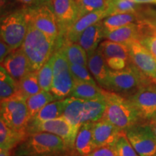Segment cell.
<instances>
[{
  "label": "cell",
  "mask_w": 156,
  "mask_h": 156,
  "mask_svg": "<svg viewBox=\"0 0 156 156\" xmlns=\"http://www.w3.org/2000/svg\"><path fill=\"white\" fill-rule=\"evenodd\" d=\"M56 41L29 22L28 32L21 48L28 58L33 71H38L51 57L56 51Z\"/></svg>",
  "instance_id": "obj_1"
},
{
  "label": "cell",
  "mask_w": 156,
  "mask_h": 156,
  "mask_svg": "<svg viewBox=\"0 0 156 156\" xmlns=\"http://www.w3.org/2000/svg\"><path fill=\"white\" fill-rule=\"evenodd\" d=\"M69 151L59 136L48 132L29 134L15 147L13 156H58Z\"/></svg>",
  "instance_id": "obj_2"
},
{
  "label": "cell",
  "mask_w": 156,
  "mask_h": 156,
  "mask_svg": "<svg viewBox=\"0 0 156 156\" xmlns=\"http://www.w3.org/2000/svg\"><path fill=\"white\" fill-rule=\"evenodd\" d=\"M103 95L106 107L103 118L124 131L136 124H142L136 109L126 98L105 89Z\"/></svg>",
  "instance_id": "obj_3"
},
{
  "label": "cell",
  "mask_w": 156,
  "mask_h": 156,
  "mask_svg": "<svg viewBox=\"0 0 156 156\" xmlns=\"http://www.w3.org/2000/svg\"><path fill=\"white\" fill-rule=\"evenodd\" d=\"M29 24L28 7L7 13L1 18V39L8 44L12 50L22 46Z\"/></svg>",
  "instance_id": "obj_4"
},
{
  "label": "cell",
  "mask_w": 156,
  "mask_h": 156,
  "mask_svg": "<svg viewBox=\"0 0 156 156\" xmlns=\"http://www.w3.org/2000/svg\"><path fill=\"white\" fill-rule=\"evenodd\" d=\"M147 83H149L130 62L124 69L110 70L108 88L107 90L128 98Z\"/></svg>",
  "instance_id": "obj_5"
},
{
  "label": "cell",
  "mask_w": 156,
  "mask_h": 156,
  "mask_svg": "<svg viewBox=\"0 0 156 156\" xmlns=\"http://www.w3.org/2000/svg\"><path fill=\"white\" fill-rule=\"evenodd\" d=\"M0 115L1 119L12 129L27 132L30 118L26 98L20 93L1 101Z\"/></svg>",
  "instance_id": "obj_6"
},
{
  "label": "cell",
  "mask_w": 156,
  "mask_h": 156,
  "mask_svg": "<svg viewBox=\"0 0 156 156\" xmlns=\"http://www.w3.org/2000/svg\"><path fill=\"white\" fill-rule=\"evenodd\" d=\"M54 77L51 93L56 99L69 97L75 85V80L70 70V64L61 48L54 53Z\"/></svg>",
  "instance_id": "obj_7"
},
{
  "label": "cell",
  "mask_w": 156,
  "mask_h": 156,
  "mask_svg": "<svg viewBox=\"0 0 156 156\" xmlns=\"http://www.w3.org/2000/svg\"><path fill=\"white\" fill-rule=\"evenodd\" d=\"M36 132H48L61 137L65 142L69 151H75V142L78 130L69 124L64 117H58L40 122H29L28 134Z\"/></svg>",
  "instance_id": "obj_8"
},
{
  "label": "cell",
  "mask_w": 156,
  "mask_h": 156,
  "mask_svg": "<svg viewBox=\"0 0 156 156\" xmlns=\"http://www.w3.org/2000/svg\"><path fill=\"white\" fill-rule=\"evenodd\" d=\"M49 2L36 7H28L29 22L44 34L54 39L61 35L59 25Z\"/></svg>",
  "instance_id": "obj_9"
},
{
  "label": "cell",
  "mask_w": 156,
  "mask_h": 156,
  "mask_svg": "<svg viewBox=\"0 0 156 156\" xmlns=\"http://www.w3.org/2000/svg\"><path fill=\"white\" fill-rule=\"evenodd\" d=\"M125 132L140 156H156V134L149 124H136Z\"/></svg>",
  "instance_id": "obj_10"
},
{
  "label": "cell",
  "mask_w": 156,
  "mask_h": 156,
  "mask_svg": "<svg viewBox=\"0 0 156 156\" xmlns=\"http://www.w3.org/2000/svg\"><path fill=\"white\" fill-rule=\"evenodd\" d=\"M139 115L142 124L147 123L156 116V85L147 83L134 94L126 98Z\"/></svg>",
  "instance_id": "obj_11"
},
{
  "label": "cell",
  "mask_w": 156,
  "mask_h": 156,
  "mask_svg": "<svg viewBox=\"0 0 156 156\" xmlns=\"http://www.w3.org/2000/svg\"><path fill=\"white\" fill-rule=\"evenodd\" d=\"M130 62L149 83L156 85V58L138 41L128 44Z\"/></svg>",
  "instance_id": "obj_12"
},
{
  "label": "cell",
  "mask_w": 156,
  "mask_h": 156,
  "mask_svg": "<svg viewBox=\"0 0 156 156\" xmlns=\"http://www.w3.org/2000/svg\"><path fill=\"white\" fill-rule=\"evenodd\" d=\"M1 66L17 82L33 71L28 58L21 46L13 50L2 62Z\"/></svg>",
  "instance_id": "obj_13"
},
{
  "label": "cell",
  "mask_w": 156,
  "mask_h": 156,
  "mask_svg": "<svg viewBox=\"0 0 156 156\" xmlns=\"http://www.w3.org/2000/svg\"><path fill=\"white\" fill-rule=\"evenodd\" d=\"M108 17L107 8L87 13L76 20L68 28L63 36L64 41L77 43L80 36L85 29Z\"/></svg>",
  "instance_id": "obj_14"
},
{
  "label": "cell",
  "mask_w": 156,
  "mask_h": 156,
  "mask_svg": "<svg viewBox=\"0 0 156 156\" xmlns=\"http://www.w3.org/2000/svg\"><path fill=\"white\" fill-rule=\"evenodd\" d=\"M63 38L68 28L77 20V8L75 0H50Z\"/></svg>",
  "instance_id": "obj_15"
},
{
  "label": "cell",
  "mask_w": 156,
  "mask_h": 156,
  "mask_svg": "<svg viewBox=\"0 0 156 156\" xmlns=\"http://www.w3.org/2000/svg\"><path fill=\"white\" fill-rule=\"evenodd\" d=\"M120 129L112 122L102 118L95 122L93 127V143L95 147L114 145L121 132Z\"/></svg>",
  "instance_id": "obj_16"
},
{
  "label": "cell",
  "mask_w": 156,
  "mask_h": 156,
  "mask_svg": "<svg viewBox=\"0 0 156 156\" xmlns=\"http://www.w3.org/2000/svg\"><path fill=\"white\" fill-rule=\"evenodd\" d=\"M87 67L99 86L108 90L110 69L98 49L88 56Z\"/></svg>",
  "instance_id": "obj_17"
},
{
  "label": "cell",
  "mask_w": 156,
  "mask_h": 156,
  "mask_svg": "<svg viewBox=\"0 0 156 156\" xmlns=\"http://www.w3.org/2000/svg\"><path fill=\"white\" fill-rule=\"evenodd\" d=\"M104 28L102 21L95 23L82 33L77 42L85 49L87 56L94 53L99 46V43L103 38Z\"/></svg>",
  "instance_id": "obj_18"
},
{
  "label": "cell",
  "mask_w": 156,
  "mask_h": 156,
  "mask_svg": "<svg viewBox=\"0 0 156 156\" xmlns=\"http://www.w3.org/2000/svg\"><path fill=\"white\" fill-rule=\"evenodd\" d=\"M95 122L84 123L78 130L75 142V150L80 156H85L95 149L93 143Z\"/></svg>",
  "instance_id": "obj_19"
},
{
  "label": "cell",
  "mask_w": 156,
  "mask_h": 156,
  "mask_svg": "<svg viewBox=\"0 0 156 156\" xmlns=\"http://www.w3.org/2000/svg\"><path fill=\"white\" fill-rule=\"evenodd\" d=\"M84 101L74 97H67L62 117L75 129L79 130L83 124Z\"/></svg>",
  "instance_id": "obj_20"
},
{
  "label": "cell",
  "mask_w": 156,
  "mask_h": 156,
  "mask_svg": "<svg viewBox=\"0 0 156 156\" xmlns=\"http://www.w3.org/2000/svg\"><path fill=\"white\" fill-rule=\"evenodd\" d=\"M28 136L26 132L12 129L0 119V149L12 151Z\"/></svg>",
  "instance_id": "obj_21"
},
{
  "label": "cell",
  "mask_w": 156,
  "mask_h": 156,
  "mask_svg": "<svg viewBox=\"0 0 156 156\" xmlns=\"http://www.w3.org/2000/svg\"><path fill=\"white\" fill-rule=\"evenodd\" d=\"M106 103L105 97L84 101L83 124L96 122L103 118L106 111Z\"/></svg>",
  "instance_id": "obj_22"
},
{
  "label": "cell",
  "mask_w": 156,
  "mask_h": 156,
  "mask_svg": "<svg viewBox=\"0 0 156 156\" xmlns=\"http://www.w3.org/2000/svg\"><path fill=\"white\" fill-rule=\"evenodd\" d=\"M98 49L105 59L109 58H121L130 62L129 50L127 44L106 39L101 43Z\"/></svg>",
  "instance_id": "obj_23"
},
{
  "label": "cell",
  "mask_w": 156,
  "mask_h": 156,
  "mask_svg": "<svg viewBox=\"0 0 156 156\" xmlns=\"http://www.w3.org/2000/svg\"><path fill=\"white\" fill-rule=\"evenodd\" d=\"M59 48L63 51L69 64L87 67L88 56L85 49L78 43L67 42L63 39V42Z\"/></svg>",
  "instance_id": "obj_24"
},
{
  "label": "cell",
  "mask_w": 156,
  "mask_h": 156,
  "mask_svg": "<svg viewBox=\"0 0 156 156\" xmlns=\"http://www.w3.org/2000/svg\"><path fill=\"white\" fill-rule=\"evenodd\" d=\"M69 96L86 101L103 97V88L98 85L75 81V85Z\"/></svg>",
  "instance_id": "obj_25"
},
{
  "label": "cell",
  "mask_w": 156,
  "mask_h": 156,
  "mask_svg": "<svg viewBox=\"0 0 156 156\" xmlns=\"http://www.w3.org/2000/svg\"><path fill=\"white\" fill-rule=\"evenodd\" d=\"M67 103V98L56 99L45 106L41 110L32 118L29 122H40L62 116Z\"/></svg>",
  "instance_id": "obj_26"
},
{
  "label": "cell",
  "mask_w": 156,
  "mask_h": 156,
  "mask_svg": "<svg viewBox=\"0 0 156 156\" xmlns=\"http://www.w3.org/2000/svg\"><path fill=\"white\" fill-rule=\"evenodd\" d=\"M55 100H56V97L51 93V91L43 90L36 94L28 97L26 99V103L30 119L34 118L45 106Z\"/></svg>",
  "instance_id": "obj_27"
},
{
  "label": "cell",
  "mask_w": 156,
  "mask_h": 156,
  "mask_svg": "<svg viewBox=\"0 0 156 156\" xmlns=\"http://www.w3.org/2000/svg\"><path fill=\"white\" fill-rule=\"evenodd\" d=\"M20 93L18 82L13 78L2 66L0 67V99L9 98Z\"/></svg>",
  "instance_id": "obj_28"
},
{
  "label": "cell",
  "mask_w": 156,
  "mask_h": 156,
  "mask_svg": "<svg viewBox=\"0 0 156 156\" xmlns=\"http://www.w3.org/2000/svg\"><path fill=\"white\" fill-rule=\"evenodd\" d=\"M147 5L136 3L132 0H109L107 7L108 16L119 13L132 12L145 9Z\"/></svg>",
  "instance_id": "obj_29"
},
{
  "label": "cell",
  "mask_w": 156,
  "mask_h": 156,
  "mask_svg": "<svg viewBox=\"0 0 156 156\" xmlns=\"http://www.w3.org/2000/svg\"><path fill=\"white\" fill-rule=\"evenodd\" d=\"M18 83L20 93L26 99L42 90L38 81V71H32L27 74Z\"/></svg>",
  "instance_id": "obj_30"
},
{
  "label": "cell",
  "mask_w": 156,
  "mask_h": 156,
  "mask_svg": "<svg viewBox=\"0 0 156 156\" xmlns=\"http://www.w3.org/2000/svg\"><path fill=\"white\" fill-rule=\"evenodd\" d=\"M54 61L53 54L38 71L39 84L43 90L50 91L51 88L54 77Z\"/></svg>",
  "instance_id": "obj_31"
},
{
  "label": "cell",
  "mask_w": 156,
  "mask_h": 156,
  "mask_svg": "<svg viewBox=\"0 0 156 156\" xmlns=\"http://www.w3.org/2000/svg\"><path fill=\"white\" fill-rule=\"evenodd\" d=\"M77 8V17L79 18L87 13L106 9L109 0H75Z\"/></svg>",
  "instance_id": "obj_32"
},
{
  "label": "cell",
  "mask_w": 156,
  "mask_h": 156,
  "mask_svg": "<svg viewBox=\"0 0 156 156\" xmlns=\"http://www.w3.org/2000/svg\"><path fill=\"white\" fill-rule=\"evenodd\" d=\"M114 147L118 156H140L128 140L125 131L121 132Z\"/></svg>",
  "instance_id": "obj_33"
},
{
  "label": "cell",
  "mask_w": 156,
  "mask_h": 156,
  "mask_svg": "<svg viewBox=\"0 0 156 156\" xmlns=\"http://www.w3.org/2000/svg\"><path fill=\"white\" fill-rule=\"evenodd\" d=\"M87 67H84L77 64H70V70L75 81H80L89 83L93 85H98L94 77L89 73Z\"/></svg>",
  "instance_id": "obj_34"
},
{
  "label": "cell",
  "mask_w": 156,
  "mask_h": 156,
  "mask_svg": "<svg viewBox=\"0 0 156 156\" xmlns=\"http://www.w3.org/2000/svg\"><path fill=\"white\" fill-rule=\"evenodd\" d=\"M85 156H118L114 145H106L96 147Z\"/></svg>",
  "instance_id": "obj_35"
},
{
  "label": "cell",
  "mask_w": 156,
  "mask_h": 156,
  "mask_svg": "<svg viewBox=\"0 0 156 156\" xmlns=\"http://www.w3.org/2000/svg\"><path fill=\"white\" fill-rule=\"evenodd\" d=\"M109 69L112 70H120L125 68L130 62L121 58H109L105 59Z\"/></svg>",
  "instance_id": "obj_36"
},
{
  "label": "cell",
  "mask_w": 156,
  "mask_h": 156,
  "mask_svg": "<svg viewBox=\"0 0 156 156\" xmlns=\"http://www.w3.org/2000/svg\"><path fill=\"white\" fill-rule=\"evenodd\" d=\"M141 44L143 45L154 57L156 58V35L147 36L140 41Z\"/></svg>",
  "instance_id": "obj_37"
},
{
  "label": "cell",
  "mask_w": 156,
  "mask_h": 156,
  "mask_svg": "<svg viewBox=\"0 0 156 156\" xmlns=\"http://www.w3.org/2000/svg\"><path fill=\"white\" fill-rule=\"evenodd\" d=\"M12 51L13 50L12 49L10 46L6 44L2 39H1L0 41V62L1 63Z\"/></svg>",
  "instance_id": "obj_38"
},
{
  "label": "cell",
  "mask_w": 156,
  "mask_h": 156,
  "mask_svg": "<svg viewBox=\"0 0 156 156\" xmlns=\"http://www.w3.org/2000/svg\"><path fill=\"white\" fill-rule=\"evenodd\" d=\"M15 1L25 6H28V7H31V6L36 7V6L48 2V0H15Z\"/></svg>",
  "instance_id": "obj_39"
},
{
  "label": "cell",
  "mask_w": 156,
  "mask_h": 156,
  "mask_svg": "<svg viewBox=\"0 0 156 156\" xmlns=\"http://www.w3.org/2000/svg\"><path fill=\"white\" fill-rule=\"evenodd\" d=\"M148 124H150V126H151L152 129L153 130V132H155V134H156V116L154 117L153 119H151L148 122Z\"/></svg>",
  "instance_id": "obj_40"
},
{
  "label": "cell",
  "mask_w": 156,
  "mask_h": 156,
  "mask_svg": "<svg viewBox=\"0 0 156 156\" xmlns=\"http://www.w3.org/2000/svg\"><path fill=\"white\" fill-rule=\"evenodd\" d=\"M12 151L10 150H0V156H12Z\"/></svg>",
  "instance_id": "obj_41"
},
{
  "label": "cell",
  "mask_w": 156,
  "mask_h": 156,
  "mask_svg": "<svg viewBox=\"0 0 156 156\" xmlns=\"http://www.w3.org/2000/svg\"><path fill=\"white\" fill-rule=\"evenodd\" d=\"M58 156H80V155L76 153L75 151H68L66 152V153L62 154V155Z\"/></svg>",
  "instance_id": "obj_42"
},
{
  "label": "cell",
  "mask_w": 156,
  "mask_h": 156,
  "mask_svg": "<svg viewBox=\"0 0 156 156\" xmlns=\"http://www.w3.org/2000/svg\"><path fill=\"white\" fill-rule=\"evenodd\" d=\"M136 3L140 4H147V3H155L156 4V0H132Z\"/></svg>",
  "instance_id": "obj_43"
},
{
  "label": "cell",
  "mask_w": 156,
  "mask_h": 156,
  "mask_svg": "<svg viewBox=\"0 0 156 156\" xmlns=\"http://www.w3.org/2000/svg\"><path fill=\"white\" fill-rule=\"evenodd\" d=\"M151 22L152 24L154 25V27H155V29H156V18L154 19V20H151Z\"/></svg>",
  "instance_id": "obj_44"
},
{
  "label": "cell",
  "mask_w": 156,
  "mask_h": 156,
  "mask_svg": "<svg viewBox=\"0 0 156 156\" xmlns=\"http://www.w3.org/2000/svg\"><path fill=\"white\" fill-rule=\"evenodd\" d=\"M42 156H51V155H42Z\"/></svg>",
  "instance_id": "obj_45"
}]
</instances>
